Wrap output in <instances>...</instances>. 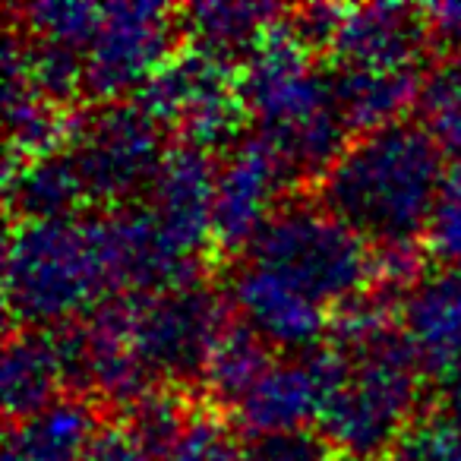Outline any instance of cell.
Instances as JSON below:
<instances>
[{
	"label": "cell",
	"mask_w": 461,
	"mask_h": 461,
	"mask_svg": "<svg viewBox=\"0 0 461 461\" xmlns=\"http://www.w3.org/2000/svg\"><path fill=\"white\" fill-rule=\"evenodd\" d=\"M446 155L427 123L398 121L348 142L326 177L320 203L373 247H414L439 199Z\"/></svg>",
	"instance_id": "obj_1"
},
{
	"label": "cell",
	"mask_w": 461,
	"mask_h": 461,
	"mask_svg": "<svg viewBox=\"0 0 461 461\" xmlns=\"http://www.w3.org/2000/svg\"><path fill=\"white\" fill-rule=\"evenodd\" d=\"M310 357L322 392L316 429L339 458L383 461L408 439L420 411L423 370L402 326L354 345L322 341Z\"/></svg>",
	"instance_id": "obj_2"
},
{
	"label": "cell",
	"mask_w": 461,
	"mask_h": 461,
	"mask_svg": "<svg viewBox=\"0 0 461 461\" xmlns=\"http://www.w3.org/2000/svg\"><path fill=\"white\" fill-rule=\"evenodd\" d=\"M316 51L291 29L288 14L272 23L238 70L240 98L291 177L322 180L348 149V127L332 79L316 67Z\"/></svg>",
	"instance_id": "obj_3"
},
{
	"label": "cell",
	"mask_w": 461,
	"mask_h": 461,
	"mask_svg": "<svg viewBox=\"0 0 461 461\" xmlns=\"http://www.w3.org/2000/svg\"><path fill=\"white\" fill-rule=\"evenodd\" d=\"M114 294L102 215L14 221L4 297L14 329H58Z\"/></svg>",
	"instance_id": "obj_4"
},
{
	"label": "cell",
	"mask_w": 461,
	"mask_h": 461,
	"mask_svg": "<svg viewBox=\"0 0 461 461\" xmlns=\"http://www.w3.org/2000/svg\"><path fill=\"white\" fill-rule=\"evenodd\" d=\"M240 259L269 269L332 316L373 288V247L322 203H282Z\"/></svg>",
	"instance_id": "obj_5"
},
{
	"label": "cell",
	"mask_w": 461,
	"mask_h": 461,
	"mask_svg": "<svg viewBox=\"0 0 461 461\" xmlns=\"http://www.w3.org/2000/svg\"><path fill=\"white\" fill-rule=\"evenodd\" d=\"M165 127L133 98L77 111L67 152L77 161L92 205L121 209L146 196L167 152Z\"/></svg>",
	"instance_id": "obj_6"
},
{
	"label": "cell",
	"mask_w": 461,
	"mask_h": 461,
	"mask_svg": "<svg viewBox=\"0 0 461 461\" xmlns=\"http://www.w3.org/2000/svg\"><path fill=\"white\" fill-rule=\"evenodd\" d=\"M130 98L165 130H177L180 140L205 152L244 140V121L250 117L234 67L196 48L174 54Z\"/></svg>",
	"instance_id": "obj_7"
},
{
	"label": "cell",
	"mask_w": 461,
	"mask_h": 461,
	"mask_svg": "<svg viewBox=\"0 0 461 461\" xmlns=\"http://www.w3.org/2000/svg\"><path fill=\"white\" fill-rule=\"evenodd\" d=\"M238 320L224 294L209 285L158 291V294H133L136 345L155 379L171 385L203 383L212 351Z\"/></svg>",
	"instance_id": "obj_8"
},
{
	"label": "cell",
	"mask_w": 461,
	"mask_h": 461,
	"mask_svg": "<svg viewBox=\"0 0 461 461\" xmlns=\"http://www.w3.org/2000/svg\"><path fill=\"white\" fill-rule=\"evenodd\" d=\"M180 10L167 4H104L102 26L83 54V95L92 104L133 95L174 58Z\"/></svg>",
	"instance_id": "obj_9"
},
{
	"label": "cell",
	"mask_w": 461,
	"mask_h": 461,
	"mask_svg": "<svg viewBox=\"0 0 461 461\" xmlns=\"http://www.w3.org/2000/svg\"><path fill=\"white\" fill-rule=\"evenodd\" d=\"M297 184L276 149L263 136H244L218 161L215 212H212V247L218 257H244L250 240L266 221L288 203L285 193Z\"/></svg>",
	"instance_id": "obj_10"
},
{
	"label": "cell",
	"mask_w": 461,
	"mask_h": 461,
	"mask_svg": "<svg viewBox=\"0 0 461 461\" xmlns=\"http://www.w3.org/2000/svg\"><path fill=\"white\" fill-rule=\"evenodd\" d=\"M215 152L171 142L149 184L146 209L165 230V238L186 257H199L212 247V212H215Z\"/></svg>",
	"instance_id": "obj_11"
},
{
	"label": "cell",
	"mask_w": 461,
	"mask_h": 461,
	"mask_svg": "<svg viewBox=\"0 0 461 461\" xmlns=\"http://www.w3.org/2000/svg\"><path fill=\"white\" fill-rule=\"evenodd\" d=\"M228 301L238 320H244L272 348L291 351V357L316 351L329 339L332 313L257 263H234Z\"/></svg>",
	"instance_id": "obj_12"
},
{
	"label": "cell",
	"mask_w": 461,
	"mask_h": 461,
	"mask_svg": "<svg viewBox=\"0 0 461 461\" xmlns=\"http://www.w3.org/2000/svg\"><path fill=\"white\" fill-rule=\"evenodd\" d=\"M433 45L423 7L364 4L345 7L329 54L335 67H420Z\"/></svg>",
	"instance_id": "obj_13"
},
{
	"label": "cell",
	"mask_w": 461,
	"mask_h": 461,
	"mask_svg": "<svg viewBox=\"0 0 461 461\" xmlns=\"http://www.w3.org/2000/svg\"><path fill=\"white\" fill-rule=\"evenodd\" d=\"M402 332L423 376L446 383L461 366V269L420 278L404 297Z\"/></svg>",
	"instance_id": "obj_14"
},
{
	"label": "cell",
	"mask_w": 461,
	"mask_h": 461,
	"mask_svg": "<svg viewBox=\"0 0 461 461\" xmlns=\"http://www.w3.org/2000/svg\"><path fill=\"white\" fill-rule=\"evenodd\" d=\"M320 373L310 354L276 360L269 373L253 385V392L230 411L240 433L250 439L272 433L307 429L320 417Z\"/></svg>",
	"instance_id": "obj_15"
},
{
	"label": "cell",
	"mask_w": 461,
	"mask_h": 461,
	"mask_svg": "<svg viewBox=\"0 0 461 461\" xmlns=\"http://www.w3.org/2000/svg\"><path fill=\"white\" fill-rule=\"evenodd\" d=\"M60 389H67V379L51 329H10L0 370L7 423H20L51 408Z\"/></svg>",
	"instance_id": "obj_16"
},
{
	"label": "cell",
	"mask_w": 461,
	"mask_h": 461,
	"mask_svg": "<svg viewBox=\"0 0 461 461\" xmlns=\"http://www.w3.org/2000/svg\"><path fill=\"white\" fill-rule=\"evenodd\" d=\"M332 92L348 133H373L404 121V111L417 108L423 86L420 67H335Z\"/></svg>",
	"instance_id": "obj_17"
},
{
	"label": "cell",
	"mask_w": 461,
	"mask_h": 461,
	"mask_svg": "<svg viewBox=\"0 0 461 461\" xmlns=\"http://www.w3.org/2000/svg\"><path fill=\"white\" fill-rule=\"evenodd\" d=\"M102 429L89 398L64 395L41 414L7 423L4 461H83Z\"/></svg>",
	"instance_id": "obj_18"
},
{
	"label": "cell",
	"mask_w": 461,
	"mask_h": 461,
	"mask_svg": "<svg viewBox=\"0 0 461 461\" xmlns=\"http://www.w3.org/2000/svg\"><path fill=\"white\" fill-rule=\"evenodd\" d=\"M86 203L83 177L67 149L26 161L7 158V205L16 221L77 218Z\"/></svg>",
	"instance_id": "obj_19"
},
{
	"label": "cell",
	"mask_w": 461,
	"mask_h": 461,
	"mask_svg": "<svg viewBox=\"0 0 461 461\" xmlns=\"http://www.w3.org/2000/svg\"><path fill=\"white\" fill-rule=\"evenodd\" d=\"M285 14L288 10L257 4V0L253 4L247 0L193 4V7H180V32L190 39V48L230 64V58H247L250 48L266 35V29Z\"/></svg>",
	"instance_id": "obj_20"
},
{
	"label": "cell",
	"mask_w": 461,
	"mask_h": 461,
	"mask_svg": "<svg viewBox=\"0 0 461 461\" xmlns=\"http://www.w3.org/2000/svg\"><path fill=\"white\" fill-rule=\"evenodd\" d=\"M272 351L276 348L266 339H259L244 320L230 322L203 373V389L212 408L218 411L238 408L253 392V385L276 366Z\"/></svg>",
	"instance_id": "obj_21"
},
{
	"label": "cell",
	"mask_w": 461,
	"mask_h": 461,
	"mask_svg": "<svg viewBox=\"0 0 461 461\" xmlns=\"http://www.w3.org/2000/svg\"><path fill=\"white\" fill-rule=\"evenodd\" d=\"M104 7L98 4H83V0H41V4H26V7H7L10 26H16L23 35L51 45L70 48V51L86 54L102 26Z\"/></svg>",
	"instance_id": "obj_22"
},
{
	"label": "cell",
	"mask_w": 461,
	"mask_h": 461,
	"mask_svg": "<svg viewBox=\"0 0 461 461\" xmlns=\"http://www.w3.org/2000/svg\"><path fill=\"white\" fill-rule=\"evenodd\" d=\"M429 133L439 140L446 171L427 228V250L442 269H461V121Z\"/></svg>",
	"instance_id": "obj_23"
},
{
	"label": "cell",
	"mask_w": 461,
	"mask_h": 461,
	"mask_svg": "<svg viewBox=\"0 0 461 461\" xmlns=\"http://www.w3.org/2000/svg\"><path fill=\"white\" fill-rule=\"evenodd\" d=\"M155 461H244V442L221 411L196 404L177 439Z\"/></svg>",
	"instance_id": "obj_24"
},
{
	"label": "cell",
	"mask_w": 461,
	"mask_h": 461,
	"mask_svg": "<svg viewBox=\"0 0 461 461\" xmlns=\"http://www.w3.org/2000/svg\"><path fill=\"white\" fill-rule=\"evenodd\" d=\"M417 111L420 123H427L429 130L461 121V48H452L427 67Z\"/></svg>",
	"instance_id": "obj_25"
},
{
	"label": "cell",
	"mask_w": 461,
	"mask_h": 461,
	"mask_svg": "<svg viewBox=\"0 0 461 461\" xmlns=\"http://www.w3.org/2000/svg\"><path fill=\"white\" fill-rule=\"evenodd\" d=\"M320 429H291V433L257 436L244 442V461H335Z\"/></svg>",
	"instance_id": "obj_26"
},
{
	"label": "cell",
	"mask_w": 461,
	"mask_h": 461,
	"mask_svg": "<svg viewBox=\"0 0 461 461\" xmlns=\"http://www.w3.org/2000/svg\"><path fill=\"white\" fill-rule=\"evenodd\" d=\"M423 14H427V26L429 32H433V41H442V45H448V51L452 48H461V0L458 4H429V7H423Z\"/></svg>",
	"instance_id": "obj_27"
},
{
	"label": "cell",
	"mask_w": 461,
	"mask_h": 461,
	"mask_svg": "<svg viewBox=\"0 0 461 461\" xmlns=\"http://www.w3.org/2000/svg\"><path fill=\"white\" fill-rule=\"evenodd\" d=\"M436 417L461 436V366L446 379V383H442L439 411H436Z\"/></svg>",
	"instance_id": "obj_28"
},
{
	"label": "cell",
	"mask_w": 461,
	"mask_h": 461,
	"mask_svg": "<svg viewBox=\"0 0 461 461\" xmlns=\"http://www.w3.org/2000/svg\"><path fill=\"white\" fill-rule=\"evenodd\" d=\"M383 461H433V458H427V455L417 452L414 446H408V442H402V446H398L392 455H385Z\"/></svg>",
	"instance_id": "obj_29"
},
{
	"label": "cell",
	"mask_w": 461,
	"mask_h": 461,
	"mask_svg": "<svg viewBox=\"0 0 461 461\" xmlns=\"http://www.w3.org/2000/svg\"><path fill=\"white\" fill-rule=\"evenodd\" d=\"M335 461H351V458H335Z\"/></svg>",
	"instance_id": "obj_30"
}]
</instances>
